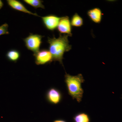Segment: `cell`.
Instances as JSON below:
<instances>
[{"label": "cell", "mask_w": 122, "mask_h": 122, "mask_svg": "<svg viewBox=\"0 0 122 122\" xmlns=\"http://www.w3.org/2000/svg\"><path fill=\"white\" fill-rule=\"evenodd\" d=\"M44 37L39 34H30L28 36L23 39L25 47L34 54L40 50Z\"/></svg>", "instance_id": "cell-3"}, {"label": "cell", "mask_w": 122, "mask_h": 122, "mask_svg": "<svg viewBox=\"0 0 122 122\" xmlns=\"http://www.w3.org/2000/svg\"><path fill=\"white\" fill-rule=\"evenodd\" d=\"M23 1L35 9L38 8L45 9V6L43 4L44 1L41 0H24Z\"/></svg>", "instance_id": "cell-13"}, {"label": "cell", "mask_w": 122, "mask_h": 122, "mask_svg": "<svg viewBox=\"0 0 122 122\" xmlns=\"http://www.w3.org/2000/svg\"><path fill=\"white\" fill-rule=\"evenodd\" d=\"M35 58V63L37 65H43L50 64L52 61L53 57L49 50L42 49L33 54Z\"/></svg>", "instance_id": "cell-4"}, {"label": "cell", "mask_w": 122, "mask_h": 122, "mask_svg": "<svg viewBox=\"0 0 122 122\" xmlns=\"http://www.w3.org/2000/svg\"><path fill=\"white\" fill-rule=\"evenodd\" d=\"M63 98L62 93L59 89L55 87H51L46 91V98L49 103L57 105L61 102Z\"/></svg>", "instance_id": "cell-5"}, {"label": "cell", "mask_w": 122, "mask_h": 122, "mask_svg": "<svg viewBox=\"0 0 122 122\" xmlns=\"http://www.w3.org/2000/svg\"><path fill=\"white\" fill-rule=\"evenodd\" d=\"M70 21L71 25L73 27H81L83 25V18L77 13L72 16Z\"/></svg>", "instance_id": "cell-12"}, {"label": "cell", "mask_w": 122, "mask_h": 122, "mask_svg": "<svg viewBox=\"0 0 122 122\" xmlns=\"http://www.w3.org/2000/svg\"><path fill=\"white\" fill-rule=\"evenodd\" d=\"M69 17L68 16L61 17L57 30L59 34H65L72 36V28Z\"/></svg>", "instance_id": "cell-7"}, {"label": "cell", "mask_w": 122, "mask_h": 122, "mask_svg": "<svg viewBox=\"0 0 122 122\" xmlns=\"http://www.w3.org/2000/svg\"><path fill=\"white\" fill-rule=\"evenodd\" d=\"M5 56L9 61L16 63L20 59V53L17 50L12 49L7 52Z\"/></svg>", "instance_id": "cell-10"}, {"label": "cell", "mask_w": 122, "mask_h": 122, "mask_svg": "<svg viewBox=\"0 0 122 122\" xmlns=\"http://www.w3.org/2000/svg\"><path fill=\"white\" fill-rule=\"evenodd\" d=\"M85 81L81 74L73 76L66 73L65 75V82L68 94L78 103L81 102L83 98L84 90L82 84Z\"/></svg>", "instance_id": "cell-2"}, {"label": "cell", "mask_w": 122, "mask_h": 122, "mask_svg": "<svg viewBox=\"0 0 122 122\" xmlns=\"http://www.w3.org/2000/svg\"><path fill=\"white\" fill-rule=\"evenodd\" d=\"M4 5V2L1 0H0V10L1 9Z\"/></svg>", "instance_id": "cell-16"}, {"label": "cell", "mask_w": 122, "mask_h": 122, "mask_svg": "<svg viewBox=\"0 0 122 122\" xmlns=\"http://www.w3.org/2000/svg\"><path fill=\"white\" fill-rule=\"evenodd\" d=\"M53 122H68L67 121H66L65 120L63 119H56L55 120L53 121Z\"/></svg>", "instance_id": "cell-15"}, {"label": "cell", "mask_w": 122, "mask_h": 122, "mask_svg": "<svg viewBox=\"0 0 122 122\" xmlns=\"http://www.w3.org/2000/svg\"><path fill=\"white\" fill-rule=\"evenodd\" d=\"M7 2L8 5L11 8L16 10L20 11L24 13L28 14L30 15H34L36 16L39 17L37 14L34 13L29 11L26 8L22 2L17 0H7Z\"/></svg>", "instance_id": "cell-8"}, {"label": "cell", "mask_w": 122, "mask_h": 122, "mask_svg": "<svg viewBox=\"0 0 122 122\" xmlns=\"http://www.w3.org/2000/svg\"><path fill=\"white\" fill-rule=\"evenodd\" d=\"M74 122H91L90 116L84 112H79L73 117Z\"/></svg>", "instance_id": "cell-11"}, {"label": "cell", "mask_w": 122, "mask_h": 122, "mask_svg": "<svg viewBox=\"0 0 122 122\" xmlns=\"http://www.w3.org/2000/svg\"><path fill=\"white\" fill-rule=\"evenodd\" d=\"M9 25L7 23H5L0 26V36L9 34L8 31Z\"/></svg>", "instance_id": "cell-14"}, {"label": "cell", "mask_w": 122, "mask_h": 122, "mask_svg": "<svg viewBox=\"0 0 122 122\" xmlns=\"http://www.w3.org/2000/svg\"><path fill=\"white\" fill-rule=\"evenodd\" d=\"M41 20L44 26L46 29L54 31L57 28L61 17L54 14H49L42 17Z\"/></svg>", "instance_id": "cell-6"}, {"label": "cell", "mask_w": 122, "mask_h": 122, "mask_svg": "<svg viewBox=\"0 0 122 122\" xmlns=\"http://www.w3.org/2000/svg\"><path fill=\"white\" fill-rule=\"evenodd\" d=\"M87 16L90 20L94 23L100 24L102 21L103 14L102 10L98 8H95L87 11Z\"/></svg>", "instance_id": "cell-9"}, {"label": "cell", "mask_w": 122, "mask_h": 122, "mask_svg": "<svg viewBox=\"0 0 122 122\" xmlns=\"http://www.w3.org/2000/svg\"><path fill=\"white\" fill-rule=\"evenodd\" d=\"M69 35L59 34L56 38L48 37L47 42L49 45V49L53 57V61H57L63 66V59L64 54L72 49V46L69 44Z\"/></svg>", "instance_id": "cell-1"}]
</instances>
